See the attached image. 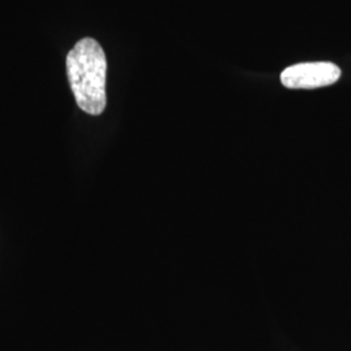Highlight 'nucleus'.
<instances>
[{"label": "nucleus", "mask_w": 351, "mask_h": 351, "mask_svg": "<svg viewBox=\"0 0 351 351\" xmlns=\"http://www.w3.org/2000/svg\"><path fill=\"white\" fill-rule=\"evenodd\" d=\"M341 77V69L336 64L328 62L295 64L281 72V84L288 88H326L336 84Z\"/></svg>", "instance_id": "2"}, {"label": "nucleus", "mask_w": 351, "mask_h": 351, "mask_svg": "<svg viewBox=\"0 0 351 351\" xmlns=\"http://www.w3.org/2000/svg\"><path fill=\"white\" fill-rule=\"evenodd\" d=\"M66 73L77 106L93 116L103 113L107 106V59L95 39L84 38L75 43L66 56Z\"/></svg>", "instance_id": "1"}]
</instances>
